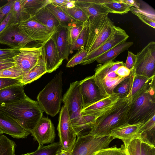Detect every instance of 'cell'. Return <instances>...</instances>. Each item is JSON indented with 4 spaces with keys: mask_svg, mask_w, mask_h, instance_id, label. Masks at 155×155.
<instances>
[{
    "mask_svg": "<svg viewBox=\"0 0 155 155\" xmlns=\"http://www.w3.org/2000/svg\"><path fill=\"white\" fill-rule=\"evenodd\" d=\"M19 25L12 24L2 31L0 34V44L20 49L34 41L19 28Z\"/></svg>",
    "mask_w": 155,
    "mask_h": 155,
    "instance_id": "8fae6325",
    "label": "cell"
},
{
    "mask_svg": "<svg viewBox=\"0 0 155 155\" xmlns=\"http://www.w3.org/2000/svg\"><path fill=\"white\" fill-rule=\"evenodd\" d=\"M125 31L119 27L115 26L114 31L110 37L100 47L88 54L81 64H90L102 54L113 48L126 41L129 38Z\"/></svg>",
    "mask_w": 155,
    "mask_h": 155,
    "instance_id": "7c38bea8",
    "label": "cell"
},
{
    "mask_svg": "<svg viewBox=\"0 0 155 155\" xmlns=\"http://www.w3.org/2000/svg\"><path fill=\"white\" fill-rule=\"evenodd\" d=\"M21 83L18 79L0 78V90L6 87Z\"/></svg>",
    "mask_w": 155,
    "mask_h": 155,
    "instance_id": "681fc988",
    "label": "cell"
},
{
    "mask_svg": "<svg viewBox=\"0 0 155 155\" xmlns=\"http://www.w3.org/2000/svg\"><path fill=\"white\" fill-rule=\"evenodd\" d=\"M109 11V13L122 15L130 11L131 7L124 0H99Z\"/></svg>",
    "mask_w": 155,
    "mask_h": 155,
    "instance_id": "f1b7e54d",
    "label": "cell"
},
{
    "mask_svg": "<svg viewBox=\"0 0 155 155\" xmlns=\"http://www.w3.org/2000/svg\"><path fill=\"white\" fill-rule=\"evenodd\" d=\"M15 62H11L0 64V71L13 67L15 66Z\"/></svg>",
    "mask_w": 155,
    "mask_h": 155,
    "instance_id": "11a10c76",
    "label": "cell"
},
{
    "mask_svg": "<svg viewBox=\"0 0 155 155\" xmlns=\"http://www.w3.org/2000/svg\"><path fill=\"white\" fill-rule=\"evenodd\" d=\"M51 3L59 7L71 8L75 6L74 0H49Z\"/></svg>",
    "mask_w": 155,
    "mask_h": 155,
    "instance_id": "7dc6e473",
    "label": "cell"
},
{
    "mask_svg": "<svg viewBox=\"0 0 155 155\" xmlns=\"http://www.w3.org/2000/svg\"><path fill=\"white\" fill-rule=\"evenodd\" d=\"M0 111L30 132L43 117L44 112L38 101L27 96L16 102L0 104Z\"/></svg>",
    "mask_w": 155,
    "mask_h": 155,
    "instance_id": "3957f363",
    "label": "cell"
},
{
    "mask_svg": "<svg viewBox=\"0 0 155 155\" xmlns=\"http://www.w3.org/2000/svg\"><path fill=\"white\" fill-rule=\"evenodd\" d=\"M88 54V52L84 49L79 50L68 60L66 67H72L81 64Z\"/></svg>",
    "mask_w": 155,
    "mask_h": 155,
    "instance_id": "b9f144b4",
    "label": "cell"
},
{
    "mask_svg": "<svg viewBox=\"0 0 155 155\" xmlns=\"http://www.w3.org/2000/svg\"><path fill=\"white\" fill-rule=\"evenodd\" d=\"M31 18L49 28L54 31H56L60 26L57 18L46 6L42 8Z\"/></svg>",
    "mask_w": 155,
    "mask_h": 155,
    "instance_id": "4316f807",
    "label": "cell"
},
{
    "mask_svg": "<svg viewBox=\"0 0 155 155\" xmlns=\"http://www.w3.org/2000/svg\"><path fill=\"white\" fill-rule=\"evenodd\" d=\"M60 58L68 61L71 45L68 28L60 26L53 35Z\"/></svg>",
    "mask_w": 155,
    "mask_h": 155,
    "instance_id": "d6986e66",
    "label": "cell"
},
{
    "mask_svg": "<svg viewBox=\"0 0 155 155\" xmlns=\"http://www.w3.org/2000/svg\"><path fill=\"white\" fill-rule=\"evenodd\" d=\"M122 65H125L123 61L114 60L97 65L93 75L96 84L104 97L113 94L116 87L127 78H121L115 72Z\"/></svg>",
    "mask_w": 155,
    "mask_h": 155,
    "instance_id": "8992f818",
    "label": "cell"
},
{
    "mask_svg": "<svg viewBox=\"0 0 155 155\" xmlns=\"http://www.w3.org/2000/svg\"><path fill=\"white\" fill-rule=\"evenodd\" d=\"M62 101L67 106L69 114L81 110L83 101L80 81L71 83L69 88L62 97Z\"/></svg>",
    "mask_w": 155,
    "mask_h": 155,
    "instance_id": "2e32d148",
    "label": "cell"
},
{
    "mask_svg": "<svg viewBox=\"0 0 155 155\" xmlns=\"http://www.w3.org/2000/svg\"><path fill=\"white\" fill-rule=\"evenodd\" d=\"M155 76L132 97L127 115L130 124L144 123L155 115Z\"/></svg>",
    "mask_w": 155,
    "mask_h": 155,
    "instance_id": "6da1fadb",
    "label": "cell"
},
{
    "mask_svg": "<svg viewBox=\"0 0 155 155\" xmlns=\"http://www.w3.org/2000/svg\"><path fill=\"white\" fill-rule=\"evenodd\" d=\"M15 155H16L15 154Z\"/></svg>",
    "mask_w": 155,
    "mask_h": 155,
    "instance_id": "91938a15",
    "label": "cell"
},
{
    "mask_svg": "<svg viewBox=\"0 0 155 155\" xmlns=\"http://www.w3.org/2000/svg\"><path fill=\"white\" fill-rule=\"evenodd\" d=\"M44 43L26 46L19 49L13 58L15 65L26 73L35 66L45 54Z\"/></svg>",
    "mask_w": 155,
    "mask_h": 155,
    "instance_id": "30bf717a",
    "label": "cell"
},
{
    "mask_svg": "<svg viewBox=\"0 0 155 155\" xmlns=\"http://www.w3.org/2000/svg\"><path fill=\"white\" fill-rule=\"evenodd\" d=\"M78 136L71 155H93L98 150L108 148L114 139L110 136L96 137L90 133Z\"/></svg>",
    "mask_w": 155,
    "mask_h": 155,
    "instance_id": "52a82bcc",
    "label": "cell"
},
{
    "mask_svg": "<svg viewBox=\"0 0 155 155\" xmlns=\"http://www.w3.org/2000/svg\"><path fill=\"white\" fill-rule=\"evenodd\" d=\"M30 132L34 140L38 142V147L52 143L56 136L54 127L51 120L43 117Z\"/></svg>",
    "mask_w": 155,
    "mask_h": 155,
    "instance_id": "5bb4252c",
    "label": "cell"
},
{
    "mask_svg": "<svg viewBox=\"0 0 155 155\" xmlns=\"http://www.w3.org/2000/svg\"><path fill=\"white\" fill-rule=\"evenodd\" d=\"M133 44L132 42L125 41L113 48L99 57L96 60L100 64L114 60L120 54L128 49Z\"/></svg>",
    "mask_w": 155,
    "mask_h": 155,
    "instance_id": "83f0119b",
    "label": "cell"
},
{
    "mask_svg": "<svg viewBox=\"0 0 155 155\" xmlns=\"http://www.w3.org/2000/svg\"><path fill=\"white\" fill-rule=\"evenodd\" d=\"M88 20L83 23L82 30L76 40L71 46L70 54H72L74 51H79L84 49L88 37Z\"/></svg>",
    "mask_w": 155,
    "mask_h": 155,
    "instance_id": "d6a6232c",
    "label": "cell"
},
{
    "mask_svg": "<svg viewBox=\"0 0 155 155\" xmlns=\"http://www.w3.org/2000/svg\"><path fill=\"white\" fill-rule=\"evenodd\" d=\"M16 145L4 135H0V155H15Z\"/></svg>",
    "mask_w": 155,
    "mask_h": 155,
    "instance_id": "e575fe53",
    "label": "cell"
},
{
    "mask_svg": "<svg viewBox=\"0 0 155 155\" xmlns=\"http://www.w3.org/2000/svg\"><path fill=\"white\" fill-rule=\"evenodd\" d=\"M130 71L125 65H122L119 67L115 72L120 77L126 78L129 76Z\"/></svg>",
    "mask_w": 155,
    "mask_h": 155,
    "instance_id": "f5cc1de1",
    "label": "cell"
},
{
    "mask_svg": "<svg viewBox=\"0 0 155 155\" xmlns=\"http://www.w3.org/2000/svg\"><path fill=\"white\" fill-rule=\"evenodd\" d=\"M120 98L119 96L114 94L82 109L81 114L82 115H92L96 119L102 114L110 109Z\"/></svg>",
    "mask_w": 155,
    "mask_h": 155,
    "instance_id": "ffe728a7",
    "label": "cell"
},
{
    "mask_svg": "<svg viewBox=\"0 0 155 155\" xmlns=\"http://www.w3.org/2000/svg\"><path fill=\"white\" fill-rule=\"evenodd\" d=\"M75 4L81 8L90 20L97 16L108 14V10L99 0H74Z\"/></svg>",
    "mask_w": 155,
    "mask_h": 155,
    "instance_id": "7402d4cb",
    "label": "cell"
},
{
    "mask_svg": "<svg viewBox=\"0 0 155 155\" xmlns=\"http://www.w3.org/2000/svg\"><path fill=\"white\" fill-rule=\"evenodd\" d=\"M108 14L99 15L88 21V37L84 48L88 54L100 47L113 34L115 26Z\"/></svg>",
    "mask_w": 155,
    "mask_h": 155,
    "instance_id": "5b68a950",
    "label": "cell"
},
{
    "mask_svg": "<svg viewBox=\"0 0 155 155\" xmlns=\"http://www.w3.org/2000/svg\"><path fill=\"white\" fill-rule=\"evenodd\" d=\"M61 148L59 142L53 143L47 146L38 147L36 151L32 152L21 155H55Z\"/></svg>",
    "mask_w": 155,
    "mask_h": 155,
    "instance_id": "d590c367",
    "label": "cell"
},
{
    "mask_svg": "<svg viewBox=\"0 0 155 155\" xmlns=\"http://www.w3.org/2000/svg\"><path fill=\"white\" fill-rule=\"evenodd\" d=\"M62 72L60 71L38 94V102L47 114L54 117L59 112L62 100Z\"/></svg>",
    "mask_w": 155,
    "mask_h": 155,
    "instance_id": "277c9868",
    "label": "cell"
},
{
    "mask_svg": "<svg viewBox=\"0 0 155 155\" xmlns=\"http://www.w3.org/2000/svg\"><path fill=\"white\" fill-rule=\"evenodd\" d=\"M65 12L76 21L83 23L88 20V18L83 10L75 5L71 8L60 7Z\"/></svg>",
    "mask_w": 155,
    "mask_h": 155,
    "instance_id": "8d00e7d4",
    "label": "cell"
},
{
    "mask_svg": "<svg viewBox=\"0 0 155 155\" xmlns=\"http://www.w3.org/2000/svg\"><path fill=\"white\" fill-rule=\"evenodd\" d=\"M57 130L61 148L71 152L76 141L77 134L73 127L65 104L60 112Z\"/></svg>",
    "mask_w": 155,
    "mask_h": 155,
    "instance_id": "9c48e42d",
    "label": "cell"
},
{
    "mask_svg": "<svg viewBox=\"0 0 155 155\" xmlns=\"http://www.w3.org/2000/svg\"><path fill=\"white\" fill-rule=\"evenodd\" d=\"M93 155H127L125 146L122 144L120 148L116 146L101 149L96 152Z\"/></svg>",
    "mask_w": 155,
    "mask_h": 155,
    "instance_id": "60d3db41",
    "label": "cell"
},
{
    "mask_svg": "<svg viewBox=\"0 0 155 155\" xmlns=\"http://www.w3.org/2000/svg\"><path fill=\"white\" fill-rule=\"evenodd\" d=\"M0 129L3 133L16 138H25L31 134L17 122L0 111Z\"/></svg>",
    "mask_w": 155,
    "mask_h": 155,
    "instance_id": "e0dca14e",
    "label": "cell"
},
{
    "mask_svg": "<svg viewBox=\"0 0 155 155\" xmlns=\"http://www.w3.org/2000/svg\"><path fill=\"white\" fill-rule=\"evenodd\" d=\"M134 73V70L133 68L131 70L129 76L114 88V93L117 95L120 98L127 96L130 91Z\"/></svg>",
    "mask_w": 155,
    "mask_h": 155,
    "instance_id": "836d02e7",
    "label": "cell"
},
{
    "mask_svg": "<svg viewBox=\"0 0 155 155\" xmlns=\"http://www.w3.org/2000/svg\"><path fill=\"white\" fill-rule=\"evenodd\" d=\"M152 77L148 78L142 76L137 75L135 74L134 71L130 91L128 94L131 99L134 95L142 88Z\"/></svg>",
    "mask_w": 155,
    "mask_h": 155,
    "instance_id": "74e56055",
    "label": "cell"
},
{
    "mask_svg": "<svg viewBox=\"0 0 155 155\" xmlns=\"http://www.w3.org/2000/svg\"><path fill=\"white\" fill-rule=\"evenodd\" d=\"M19 52V49L0 48V60L13 58Z\"/></svg>",
    "mask_w": 155,
    "mask_h": 155,
    "instance_id": "f6af8a7d",
    "label": "cell"
},
{
    "mask_svg": "<svg viewBox=\"0 0 155 155\" xmlns=\"http://www.w3.org/2000/svg\"><path fill=\"white\" fill-rule=\"evenodd\" d=\"M3 134V132L2 131V130L0 129V135L2 134Z\"/></svg>",
    "mask_w": 155,
    "mask_h": 155,
    "instance_id": "680465c9",
    "label": "cell"
},
{
    "mask_svg": "<svg viewBox=\"0 0 155 155\" xmlns=\"http://www.w3.org/2000/svg\"><path fill=\"white\" fill-rule=\"evenodd\" d=\"M46 7L54 16L62 26L69 28L83 23L76 21L65 12L60 7L53 4L49 3Z\"/></svg>",
    "mask_w": 155,
    "mask_h": 155,
    "instance_id": "d4e9b609",
    "label": "cell"
},
{
    "mask_svg": "<svg viewBox=\"0 0 155 155\" xmlns=\"http://www.w3.org/2000/svg\"><path fill=\"white\" fill-rule=\"evenodd\" d=\"M139 138L141 141L155 146V115L143 123L139 131Z\"/></svg>",
    "mask_w": 155,
    "mask_h": 155,
    "instance_id": "484cf974",
    "label": "cell"
},
{
    "mask_svg": "<svg viewBox=\"0 0 155 155\" xmlns=\"http://www.w3.org/2000/svg\"><path fill=\"white\" fill-rule=\"evenodd\" d=\"M137 58L136 54L131 51H128L127 59L125 63V66L131 70L134 67Z\"/></svg>",
    "mask_w": 155,
    "mask_h": 155,
    "instance_id": "f907efd6",
    "label": "cell"
},
{
    "mask_svg": "<svg viewBox=\"0 0 155 155\" xmlns=\"http://www.w3.org/2000/svg\"><path fill=\"white\" fill-rule=\"evenodd\" d=\"M19 27L34 41L44 44L52 36L56 31L32 18L19 23Z\"/></svg>",
    "mask_w": 155,
    "mask_h": 155,
    "instance_id": "4fadbf2b",
    "label": "cell"
},
{
    "mask_svg": "<svg viewBox=\"0 0 155 155\" xmlns=\"http://www.w3.org/2000/svg\"><path fill=\"white\" fill-rule=\"evenodd\" d=\"M141 141V155H155V146Z\"/></svg>",
    "mask_w": 155,
    "mask_h": 155,
    "instance_id": "c3c4849f",
    "label": "cell"
},
{
    "mask_svg": "<svg viewBox=\"0 0 155 155\" xmlns=\"http://www.w3.org/2000/svg\"><path fill=\"white\" fill-rule=\"evenodd\" d=\"M136 55L135 74L148 78L155 76V42H150Z\"/></svg>",
    "mask_w": 155,
    "mask_h": 155,
    "instance_id": "ba28073f",
    "label": "cell"
},
{
    "mask_svg": "<svg viewBox=\"0 0 155 155\" xmlns=\"http://www.w3.org/2000/svg\"><path fill=\"white\" fill-rule=\"evenodd\" d=\"M11 62H15L13 58L5 60H0V64Z\"/></svg>",
    "mask_w": 155,
    "mask_h": 155,
    "instance_id": "6f0895ef",
    "label": "cell"
},
{
    "mask_svg": "<svg viewBox=\"0 0 155 155\" xmlns=\"http://www.w3.org/2000/svg\"><path fill=\"white\" fill-rule=\"evenodd\" d=\"M11 12L15 24H19L31 18L24 9L23 0H15Z\"/></svg>",
    "mask_w": 155,
    "mask_h": 155,
    "instance_id": "f546056e",
    "label": "cell"
},
{
    "mask_svg": "<svg viewBox=\"0 0 155 155\" xmlns=\"http://www.w3.org/2000/svg\"><path fill=\"white\" fill-rule=\"evenodd\" d=\"M84 109L105 98L96 84L94 75L80 81Z\"/></svg>",
    "mask_w": 155,
    "mask_h": 155,
    "instance_id": "9a60e30c",
    "label": "cell"
},
{
    "mask_svg": "<svg viewBox=\"0 0 155 155\" xmlns=\"http://www.w3.org/2000/svg\"><path fill=\"white\" fill-rule=\"evenodd\" d=\"M134 15H136L143 22L154 29L155 28V21L140 15L136 14H135Z\"/></svg>",
    "mask_w": 155,
    "mask_h": 155,
    "instance_id": "db71d44e",
    "label": "cell"
},
{
    "mask_svg": "<svg viewBox=\"0 0 155 155\" xmlns=\"http://www.w3.org/2000/svg\"><path fill=\"white\" fill-rule=\"evenodd\" d=\"M15 0H8L5 4L0 7V24L11 12Z\"/></svg>",
    "mask_w": 155,
    "mask_h": 155,
    "instance_id": "bcb514c9",
    "label": "cell"
},
{
    "mask_svg": "<svg viewBox=\"0 0 155 155\" xmlns=\"http://www.w3.org/2000/svg\"><path fill=\"white\" fill-rule=\"evenodd\" d=\"M142 124L126 123L113 129L110 136L114 139L121 140L125 144L135 137L139 138V131Z\"/></svg>",
    "mask_w": 155,
    "mask_h": 155,
    "instance_id": "44dd1931",
    "label": "cell"
},
{
    "mask_svg": "<svg viewBox=\"0 0 155 155\" xmlns=\"http://www.w3.org/2000/svg\"><path fill=\"white\" fill-rule=\"evenodd\" d=\"M141 141L139 138L135 137L124 144L127 155H141Z\"/></svg>",
    "mask_w": 155,
    "mask_h": 155,
    "instance_id": "ab89813d",
    "label": "cell"
},
{
    "mask_svg": "<svg viewBox=\"0 0 155 155\" xmlns=\"http://www.w3.org/2000/svg\"><path fill=\"white\" fill-rule=\"evenodd\" d=\"M25 74L21 69L15 65L11 68L0 71V78L18 79Z\"/></svg>",
    "mask_w": 155,
    "mask_h": 155,
    "instance_id": "f35d334b",
    "label": "cell"
},
{
    "mask_svg": "<svg viewBox=\"0 0 155 155\" xmlns=\"http://www.w3.org/2000/svg\"><path fill=\"white\" fill-rule=\"evenodd\" d=\"M55 155H71V152L61 148L57 151Z\"/></svg>",
    "mask_w": 155,
    "mask_h": 155,
    "instance_id": "9f6ffc18",
    "label": "cell"
},
{
    "mask_svg": "<svg viewBox=\"0 0 155 155\" xmlns=\"http://www.w3.org/2000/svg\"><path fill=\"white\" fill-rule=\"evenodd\" d=\"M44 48L46 69L47 73H51L57 69L63 61L60 58L53 35L45 43Z\"/></svg>",
    "mask_w": 155,
    "mask_h": 155,
    "instance_id": "ac0fdd59",
    "label": "cell"
},
{
    "mask_svg": "<svg viewBox=\"0 0 155 155\" xmlns=\"http://www.w3.org/2000/svg\"><path fill=\"white\" fill-rule=\"evenodd\" d=\"M130 11L134 14L140 15L147 18L155 21V11L152 8L148 7L146 8H137L134 7H131Z\"/></svg>",
    "mask_w": 155,
    "mask_h": 155,
    "instance_id": "7bdbcfd3",
    "label": "cell"
},
{
    "mask_svg": "<svg viewBox=\"0 0 155 155\" xmlns=\"http://www.w3.org/2000/svg\"><path fill=\"white\" fill-rule=\"evenodd\" d=\"M81 111V110H78L69 114L73 127L78 136L83 130L91 128V126L83 119Z\"/></svg>",
    "mask_w": 155,
    "mask_h": 155,
    "instance_id": "4dcf8cb0",
    "label": "cell"
},
{
    "mask_svg": "<svg viewBox=\"0 0 155 155\" xmlns=\"http://www.w3.org/2000/svg\"><path fill=\"white\" fill-rule=\"evenodd\" d=\"M83 24L75 25L68 28L69 36L71 46L76 40L82 30Z\"/></svg>",
    "mask_w": 155,
    "mask_h": 155,
    "instance_id": "ee69618b",
    "label": "cell"
},
{
    "mask_svg": "<svg viewBox=\"0 0 155 155\" xmlns=\"http://www.w3.org/2000/svg\"><path fill=\"white\" fill-rule=\"evenodd\" d=\"M27 96L22 84L10 86L0 90V104L16 102Z\"/></svg>",
    "mask_w": 155,
    "mask_h": 155,
    "instance_id": "603a6c76",
    "label": "cell"
},
{
    "mask_svg": "<svg viewBox=\"0 0 155 155\" xmlns=\"http://www.w3.org/2000/svg\"><path fill=\"white\" fill-rule=\"evenodd\" d=\"M49 3V0H23L24 9L31 18Z\"/></svg>",
    "mask_w": 155,
    "mask_h": 155,
    "instance_id": "1f68e13d",
    "label": "cell"
},
{
    "mask_svg": "<svg viewBox=\"0 0 155 155\" xmlns=\"http://www.w3.org/2000/svg\"><path fill=\"white\" fill-rule=\"evenodd\" d=\"M45 57V52L44 54L37 64L18 79L21 84L24 85L30 83L47 73L46 68Z\"/></svg>",
    "mask_w": 155,
    "mask_h": 155,
    "instance_id": "cb8c5ba5",
    "label": "cell"
},
{
    "mask_svg": "<svg viewBox=\"0 0 155 155\" xmlns=\"http://www.w3.org/2000/svg\"><path fill=\"white\" fill-rule=\"evenodd\" d=\"M131 100L129 95L120 98L110 109L96 118L89 133L96 137L110 136L113 129L127 123Z\"/></svg>",
    "mask_w": 155,
    "mask_h": 155,
    "instance_id": "7a4b0ae2",
    "label": "cell"
},
{
    "mask_svg": "<svg viewBox=\"0 0 155 155\" xmlns=\"http://www.w3.org/2000/svg\"><path fill=\"white\" fill-rule=\"evenodd\" d=\"M14 24V21L11 12L0 24V34L9 25Z\"/></svg>",
    "mask_w": 155,
    "mask_h": 155,
    "instance_id": "816d5d0a",
    "label": "cell"
}]
</instances>
